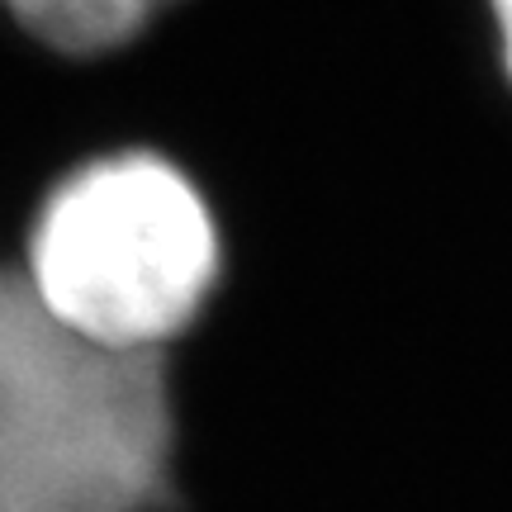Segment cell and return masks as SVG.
Wrapping results in <instances>:
<instances>
[{
  "mask_svg": "<svg viewBox=\"0 0 512 512\" xmlns=\"http://www.w3.org/2000/svg\"><path fill=\"white\" fill-rule=\"evenodd\" d=\"M176 408L162 351H110L0 271V512H157Z\"/></svg>",
  "mask_w": 512,
  "mask_h": 512,
  "instance_id": "1",
  "label": "cell"
},
{
  "mask_svg": "<svg viewBox=\"0 0 512 512\" xmlns=\"http://www.w3.org/2000/svg\"><path fill=\"white\" fill-rule=\"evenodd\" d=\"M0 5L57 53L95 57L124 48L176 0H0Z\"/></svg>",
  "mask_w": 512,
  "mask_h": 512,
  "instance_id": "3",
  "label": "cell"
},
{
  "mask_svg": "<svg viewBox=\"0 0 512 512\" xmlns=\"http://www.w3.org/2000/svg\"><path fill=\"white\" fill-rule=\"evenodd\" d=\"M484 5H489V19H494L498 67H503V81L512 86V0H484Z\"/></svg>",
  "mask_w": 512,
  "mask_h": 512,
  "instance_id": "4",
  "label": "cell"
},
{
  "mask_svg": "<svg viewBox=\"0 0 512 512\" xmlns=\"http://www.w3.org/2000/svg\"><path fill=\"white\" fill-rule=\"evenodd\" d=\"M219 275V219L195 181L157 152H119L48 195L24 280L95 347L162 351L204 313Z\"/></svg>",
  "mask_w": 512,
  "mask_h": 512,
  "instance_id": "2",
  "label": "cell"
}]
</instances>
